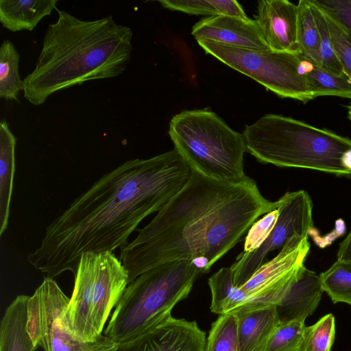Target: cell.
<instances>
[{"instance_id": "6da1fadb", "label": "cell", "mask_w": 351, "mask_h": 351, "mask_svg": "<svg viewBox=\"0 0 351 351\" xmlns=\"http://www.w3.org/2000/svg\"><path fill=\"white\" fill-rule=\"evenodd\" d=\"M191 172L175 148L125 161L100 177L51 221L27 261L51 278L66 271L74 276L84 252H112L125 245L145 218L182 189Z\"/></svg>"}, {"instance_id": "7a4b0ae2", "label": "cell", "mask_w": 351, "mask_h": 351, "mask_svg": "<svg viewBox=\"0 0 351 351\" xmlns=\"http://www.w3.org/2000/svg\"><path fill=\"white\" fill-rule=\"evenodd\" d=\"M192 169V168H191ZM247 177L241 183L221 182L192 169L178 192L131 242L121 247L119 259L128 282L159 265L191 262L200 274L241 241L262 215L276 209Z\"/></svg>"}, {"instance_id": "3957f363", "label": "cell", "mask_w": 351, "mask_h": 351, "mask_svg": "<svg viewBox=\"0 0 351 351\" xmlns=\"http://www.w3.org/2000/svg\"><path fill=\"white\" fill-rule=\"evenodd\" d=\"M49 24L34 69L23 80V95L39 106L57 91L85 82L112 78L127 68L132 30L112 16L85 21L57 10Z\"/></svg>"}, {"instance_id": "277c9868", "label": "cell", "mask_w": 351, "mask_h": 351, "mask_svg": "<svg viewBox=\"0 0 351 351\" xmlns=\"http://www.w3.org/2000/svg\"><path fill=\"white\" fill-rule=\"evenodd\" d=\"M242 134L247 152L262 163L351 175V139L332 131L267 114Z\"/></svg>"}, {"instance_id": "5b68a950", "label": "cell", "mask_w": 351, "mask_h": 351, "mask_svg": "<svg viewBox=\"0 0 351 351\" xmlns=\"http://www.w3.org/2000/svg\"><path fill=\"white\" fill-rule=\"evenodd\" d=\"M200 273L190 261H170L143 273L125 289L112 313L104 335L128 341L171 316Z\"/></svg>"}, {"instance_id": "8992f818", "label": "cell", "mask_w": 351, "mask_h": 351, "mask_svg": "<svg viewBox=\"0 0 351 351\" xmlns=\"http://www.w3.org/2000/svg\"><path fill=\"white\" fill-rule=\"evenodd\" d=\"M169 136L191 167L221 182L237 184L244 172L243 134L230 128L208 109L183 110L171 119Z\"/></svg>"}, {"instance_id": "52a82bcc", "label": "cell", "mask_w": 351, "mask_h": 351, "mask_svg": "<svg viewBox=\"0 0 351 351\" xmlns=\"http://www.w3.org/2000/svg\"><path fill=\"white\" fill-rule=\"evenodd\" d=\"M128 272L112 252L82 254L71 297L63 314L69 331L84 343L102 336L111 312L129 285Z\"/></svg>"}, {"instance_id": "ba28073f", "label": "cell", "mask_w": 351, "mask_h": 351, "mask_svg": "<svg viewBox=\"0 0 351 351\" xmlns=\"http://www.w3.org/2000/svg\"><path fill=\"white\" fill-rule=\"evenodd\" d=\"M197 42L206 53L251 77L280 97L304 104L314 99L305 75L306 61L302 53L253 50L208 40Z\"/></svg>"}, {"instance_id": "9c48e42d", "label": "cell", "mask_w": 351, "mask_h": 351, "mask_svg": "<svg viewBox=\"0 0 351 351\" xmlns=\"http://www.w3.org/2000/svg\"><path fill=\"white\" fill-rule=\"evenodd\" d=\"M69 300L49 276L29 296L27 331L36 347L44 351H114L119 343L105 335L84 343L71 335L63 321Z\"/></svg>"}, {"instance_id": "30bf717a", "label": "cell", "mask_w": 351, "mask_h": 351, "mask_svg": "<svg viewBox=\"0 0 351 351\" xmlns=\"http://www.w3.org/2000/svg\"><path fill=\"white\" fill-rule=\"evenodd\" d=\"M310 250L307 235L295 234L271 260L263 263L240 288L247 296L245 309L276 306L304 271Z\"/></svg>"}, {"instance_id": "8fae6325", "label": "cell", "mask_w": 351, "mask_h": 351, "mask_svg": "<svg viewBox=\"0 0 351 351\" xmlns=\"http://www.w3.org/2000/svg\"><path fill=\"white\" fill-rule=\"evenodd\" d=\"M280 201L278 219L265 241L254 252H242L230 267L236 287L248 281L263 264L268 253L282 247L295 234L308 236L314 228L313 202L306 191L288 192Z\"/></svg>"}, {"instance_id": "7c38bea8", "label": "cell", "mask_w": 351, "mask_h": 351, "mask_svg": "<svg viewBox=\"0 0 351 351\" xmlns=\"http://www.w3.org/2000/svg\"><path fill=\"white\" fill-rule=\"evenodd\" d=\"M206 343V334L196 322L171 316L119 343L114 351H205Z\"/></svg>"}, {"instance_id": "4fadbf2b", "label": "cell", "mask_w": 351, "mask_h": 351, "mask_svg": "<svg viewBox=\"0 0 351 351\" xmlns=\"http://www.w3.org/2000/svg\"><path fill=\"white\" fill-rule=\"evenodd\" d=\"M298 7L287 0L258 1L256 21L269 48L300 54L298 40Z\"/></svg>"}, {"instance_id": "5bb4252c", "label": "cell", "mask_w": 351, "mask_h": 351, "mask_svg": "<svg viewBox=\"0 0 351 351\" xmlns=\"http://www.w3.org/2000/svg\"><path fill=\"white\" fill-rule=\"evenodd\" d=\"M197 40H208L253 50L270 49L256 19L216 15L205 17L192 28Z\"/></svg>"}, {"instance_id": "9a60e30c", "label": "cell", "mask_w": 351, "mask_h": 351, "mask_svg": "<svg viewBox=\"0 0 351 351\" xmlns=\"http://www.w3.org/2000/svg\"><path fill=\"white\" fill-rule=\"evenodd\" d=\"M323 292L319 276L305 267L276 306L280 323L304 321L314 313Z\"/></svg>"}, {"instance_id": "2e32d148", "label": "cell", "mask_w": 351, "mask_h": 351, "mask_svg": "<svg viewBox=\"0 0 351 351\" xmlns=\"http://www.w3.org/2000/svg\"><path fill=\"white\" fill-rule=\"evenodd\" d=\"M237 318L239 351H263L280 324L276 306L243 309Z\"/></svg>"}, {"instance_id": "e0dca14e", "label": "cell", "mask_w": 351, "mask_h": 351, "mask_svg": "<svg viewBox=\"0 0 351 351\" xmlns=\"http://www.w3.org/2000/svg\"><path fill=\"white\" fill-rule=\"evenodd\" d=\"M29 295H19L7 306L0 324V351H35L27 331Z\"/></svg>"}, {"instance_id": "ac0fdd59", "label": "cell", "mask_w": 351, "mask_h": 351, "mask_svg": "<svg viewBox=\"0 0 351 351\" xmlns=\"http://www.w3.org/2000/svg\"><path fill=\"white\" fill-rule=\"evenodd\" d=\"M58 0H0V22L11 31H32L56 9Z\"/></svg>"}, {"instance_id": "d6986e66", "label": "cell", "mask_w": 351, "mask_h": 351, "mask_svg": "<svg viewBox=\"0 0 351 351\" xmlns=\"http://www.w3.org/2000/svg\"><path fill=\"white\" fill-rule=\"evenodd\" d=\"M16 137L8 123H0V236L7 229L15 173V149Z\"/></svg>"}, {"instance_id": "ffe728a7", "label": "cell", "mask_w": 351, "mask_h": 351, "mask_svg": "<svg viewBox=\"0 0 351 351\" xmlns=\"http://www.w3.org/2000/svg\"><path fill=\"white\" fill-rule=\"evenodd\" d=\"M212 300V313L221 315L234 314L245 309L247 304L246 293L234 283L230 267L221 268L208 279Z\"/></svg>"}, {"instance_id": "44dd1931", "label": "cell", "mask_w": 351, "mask_h": 351, "mask_svg": "<svg viewBox=\"0 0 351 351\" xmlns=\"http://www.w3.org/2000/svg\"><path fill=\"white\" fill-rule=\"evenodd\" d=\"M158 3L163 8L189 14L226 15L249 19L235 0H160Z\"/></svg>"}, {"instance_id": "7402d4cb", "label": "cell", "mask_w": 351, "mask_h": 351, "mask_svg": "<svg viewBox=\"0 0 351 351\" xmlns=\"http://www.w3.org/2000/svg\"><path fill=\"white\" fill-rule=\"evenodd\" d=\"M304 58L305 75L314 99L327 95L351 99V80L346 75L330 73Z\"/></svg>"}, {"instance_id": "603a6c76", "label": "cell", "mask_w": 351, "mask_h": 351, "mask_svg": "<svg viewBox=\"0 0 351 351\" xmlns=\"http://www.w3.org/2000/svg\"><path fill=\"white\" fill-rule=\"evenodd\" d=\"M20 56L14 44L5 40L0 48V97L16 101L23 90V80L19 73Z\"/></svg>"}, {"instance_id": "cb8c5ba5", "label": "cell", "mask_w": 351, "mask_h": 351, "mask_svg": "<svg viewBox=\"0 0 351 351\" xmlns=\"http://www.w3.org/2000/svg\"><path fill=\"white\" fill-rule=\"evenodd\" d=\"M298 40L302 54L308 61L317 65L319 34L310 0L298 3Z\"/></svg>"}, {"instance_id": "d4e9b609", "label": "cell", "mask_w": 351, "mask_h": 351, "mask_svg": "<svg viewBox=\"0 0 351 351\" xmlns=\"http://www.w3.org/2000/svg\"><path fill=\"white\" fill-rule=\"evenodd\" d=\"M319 276L323 291L334 304L344 302L351 306V263L337 260Z\"/></svg>"}, {"instance_id": "484cf974", "label": "cell", "mask_w": 351, "mask_h": 351, "mask_svg": "<svg viewBox=\"0 0 351 351\" xmlns=\"http://www.w3.org/2000/svg\"><path fill=\"white\" fill-rule=\"evenodd\" d=\"M205 351H239L237 322L234 315H219L213 322Z\"/></svg>"}, {"instance_id": "4316f807", "label": "cell", "mask_w": 351, "mask_h": 351, "mask_svg": "<svg viewBox=\"0 0 351 351\" xmlns=\"http://www.w3.org/2000/svg\"><path fill=\"white\" fill-rule=\"evenodd\" d=\"M335 337V317L329 313L305 327L298 351H330Z\"/></svg>"}, {"instance_id": "83f0119b", "label": "cell", "mask_w": 351, "mask_h": 351, "mask_svg": "<svg viewBox=\"0 0 351 351\" xmlns=\"http://www.w3.org/2000/svg\"><path fill=\"white\" fill-rule=\"evenodd\" d=\"M320 38L317 66L339 76L346 75L336 55L323 11L310 0Z\"/></svg>"}, {"instance_id": "f1b7e54d", "label": "cell", "mask_w": 351, "mask_h": 351, "mask_svg": "<svg viewBox=\"0 0 351 351\" xmlns=\"http://www.w3.org/2000/svg\"><path fill=\"white\" fill-rule=\"evenodd\" d=\"M305 327L304 321L280 323L263 351H298Z\"/></svg>"}, {"instance_id": "f546056e", "label": "cell", "mask_w": 351, "mask_h": 351, "mask_svg": "<svg viewBox=\"0 0 351 351\" xmlns=\"http://www.w3.org/2000/svg\"><path fill=\"white\" fill-rule=\"evenodd\" d=\"M324 14L336 55L346 75L351 80V32L332 17Z\"/></svg>"}, {"instance_id": "4dcf8cb0", "label": "cell", "mask_w": 351, "mask_h": 351, "mask_svg": "<svg viewBox=\"0 0 351 351\" xmlns=\"http://www.w3.org/2000/svg\"><path fill=\"white\" fill-rule=\"evenodd\" d=\"M278 215L277 208L264 215L252 225L245 239L243 252H254L263 245L274 228Z\"/></svg>"}, {"instance_id": "1f68e13d", "label": "cell", "mask_w": 351, "mask_h": 351, "mask_svg": "<svg viewBox=\"0 0 351 351\" xmlns=\"http://www.w3.org/2000/svg\"><path fill=\"white\" fill-rule=\"evenodd\" d=\"M311 1L351 32V0H311Z\"/></svg>"}, {"instance_id": "d6a6232c", "label": "cell", "mask_w": 351, "mask_h": 351, "mask_svg": "<svg viewBox=\"0 0 351 351\" xmlns=\"http://www.w3.org/2000/svg\"><path fill=\"white\" fill-rule=\"evenodd\" d=\"M337 258L339 261L351 263V230L340 243Z\"/></svg>"}, {"instance_id": "836d02e7", "label": "cell", "mask_w": 351, "mask_h": 351, "mask_svg": "<svg viewBox=\"0 0 351 351\" xmlns=\"http://www.w3.org/2000/svg\"><path fill=\"white\" fill-rule=\"evenodd\" d=\"M347 109H348V119L351 122V102L349 104L348 106H347Z\"/></svg>"}]
</instances>
